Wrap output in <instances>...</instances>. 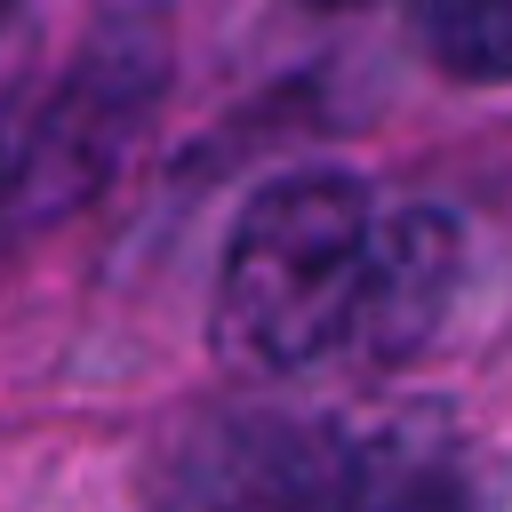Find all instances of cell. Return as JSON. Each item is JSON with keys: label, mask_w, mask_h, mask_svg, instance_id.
I'll return each instance as SVG.
<instances>
[{"label": "cell", "mask_w": 512, "mask_h": 512, "mask_svg": "<svg viewBox=\"0 0 512 512\" xmlns=\"http://www.w3.org/2000/svg\"><path fill=\"white\" fill-rule=\"evenodd\" d=\"M464 240L448 208H376L352 176L264 184L216 264L208 336L232 368L408 360L456 304Z\"/></svg>", "instance_id": "6da1fadb"}, {"label": "cell", "mask_w": 512, "mask_h": 512, "mask_svg": "<svg viewBox=\"0 0 512 512\" xmlns=\"http://www.w3.org/2000/svg\"><path fill=\"white\" fill-rule=\"evenodd\" d=\"M368 456L296 408H200L152 456V512H360Z\"/></svg>", "instance_id": "7a4b0ae2"}, {"label": "cell", "mask_w": 512, "mask_h": 512, "mask_svg": "<svg viewBox=\"0 0 512 512\" xmlns=\"http://www.w3.org/2000/svg\"><path fill=\"white\" fill-rule=\"evenodd\" d=\"M168 72V32L160 24H104V40H88V56L72 64V80L56 88V104L40 112L24 168H8V200L16 208H64L80 200L112 144L128 136V120L144 112V96Z\"/></svg>", "instance_id": "3957f363"}, {"label": "cell", "mask_w": 512, "mask_h": 512, "mask_svg": "<svg viewBox=\"0 0 512 512\" xmlns=\"http://www.w3.org/2000/svg\"><path fill=\"white\" fill-rule=\"evenodd\" d=\"M416 40L464 88L512 80V0H416Z\"/></svg>", "instance_id": "277c9868"}, {"label": "cell", "mask_w": 512, "mask_h": 512, "mask_svg": "<svg viewBox=\"0 0 512 512\" xmlns=\"http://www.w3.org/2000/svg\"><path fill=\"white\" fill-rule=\"evenodd\" d=\"M376 512H488V496L456 456H408Z\"/></svg>", "instance_id": "5b68a950"}, {"label": "cell", "mask_w": 512, "mask_h": 512, "mask_svg": "<svg viewBox=\"0 0 512 512\" xmlns=\"http://www.w3.org/2000/svg\"><path fill=\"white\" fill-rule=\"evenodd\" d=\"M312 8H368V0H312Z\"/></svg>", "instance_id": "8992f818"}, {"label": "cell", "mask_w": 512, "mask_h": 512, "mask_svg": "<svg viewBox=\"0 0 512 512\" xmlns=\"http://www.w3.org/2000/svg\"><path fill=\"white\" fill-rule=\"evenodd\" d=\"M0 200H8V152H0Z\"/></svg>", "instance_id": "52a82bcc"}, {"label": "cell", "mask_w": 512, "mask_h": 512, "mask_svg": "<svg viewBox=\"0 0 512 512\" xmlns=\"http://www.w3.org/2000/svg\"><path fill=\"white\" fill-rule=\"evenodd\" d=\"M8 8H16V0H0V16H8Z\"/></svg>", "instance_id": "ba28073f"}]
</instances>
